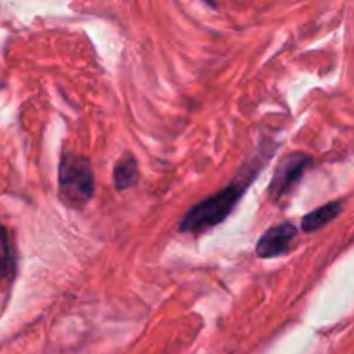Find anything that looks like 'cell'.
Segmentation results:
<instances>
[{"instance_id": "obj_2", "label": "cell", "mask_w": 354, "mask_h": 354, "mask_svg": "<svg viewBox=\"0 0 354 354\" xmlns=\"http://www.w3.org/2000/svg\"><path fill=\"white\" fill-rule=\"evenodd\" d=\"M93 171L88 158L66 152L59 165V196L71 207H83L93 196Z\"/></svg>"}, {"instance_id": "obj_1", "label": "cell", "mask_w": 354, "mask_h": 354, "mask_svg": "<svg viewBox=\"0 0 354 354\" xmlns=\"http://www.w3.org/2000/svg\"><path fill=\"white\" fill-rule=\"evenodd\" d=\"M244 185H237L232 183L227 189L220 190L214 196L207 197L203 203L196 204L187 211L183 216L182 223H180V232L183 234H199V232L213 228L220 225L221 221L227 220L237 203L241 201L242 194H244Z\"/></svg>"}, {"instance_id": "obj_6", "label": "cell", "mask_w": 354, "mask_h": 354, "mask_svg": "<svg viewBox=\"0 0 354 354\" xmlns=\"http://www.w3.org/2000/svg\"><path fill=\"white\" fill-rule=\"evenodd\" d=\"M138 165L131 154H124L114 166V187L116 190H128L138 183Z\"/></svg>"}, {"instance_id": "obj_3", "label": "cell", "mask_w": 354, "mask_h": 354, "mask_svg": "<svg viewBox=\"0 0 354 354\" xmlns=\"http://www.w3.org/2000/svg\"><path fill=\"white\" fill-rule=\"evenodd\" d=\"M311 158L303 152H292L289 156H283L277 165L273 178L270 182L268 192L273 199L287 196L297 183L303 178L304 171L310 168Z\"/></svg>"}, {"instance_id": "obj_7", "label": "cell", "mask_w": 354, "mask_h": 354, "mask_svg": "<svg viewBox=\"0 0 354 354\" xmlns=\"http://www.w3.org/2000/svg\"><path fill=\"white\" fill-rule=\"evenodd\" d=\"M14 252L10 248L9 235L3 227H0V279H10L14 275Z\"/></svg>"}, {"instance_id": "obj_5", "label": "cell", "mask_w": 354, "mask_h": 354, "mask_svg": "<svg viewBox=\"0 0 354 354\" xmlns=\"http://www.w3.org/2000/svg\"><path fill=\"white\" fill-rule=\"evenodd\" d=\"M341 203L325 204V206L318 207V209L311 211L306 216H303V220H301V228H303V232H306V234L320 230L322 227H325V225L330 223L332 220H335V218L341 214Z\"/></svg>"}, {"instance_id": "obj_4", "label": "cell", "mask_w": 354, "mask_h": 354, "mask_svg": "<svg viewBox=\"0 0 354 354\" xmlns=\"http://www.w3.org/2000/svg\"><path fill=\"white\" fill-rule=\"evenodd\" d=\"M296 234L297 228L289 221L268 228L256 244V254L263 259L277 258V256L283 254L289 249V244L296 237Z\"/></svg>"}]
</instances>
